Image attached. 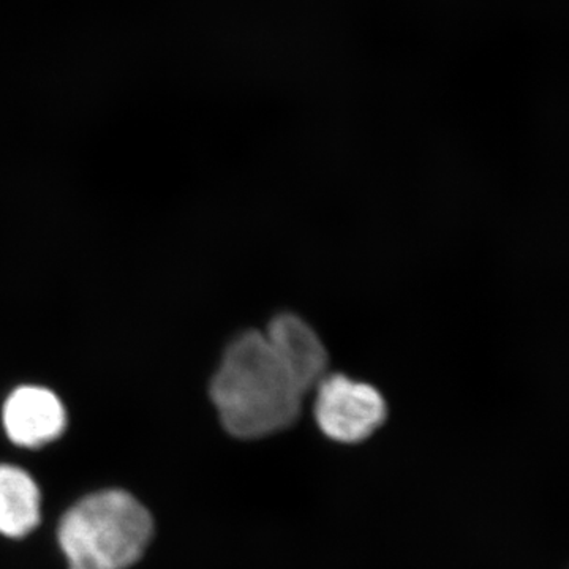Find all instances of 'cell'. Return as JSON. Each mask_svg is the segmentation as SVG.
I'll use <instances>...</instances> for the list:
<instances>
[{"mask_svg":"<svg viewBox=\"0 0 569 569\" xmlns=\"http://www.w3.org/2000/svg\"><path fill=\"white\" fill-rule=\"evenodd\" d=\"M309 395L264 332H242L224 351L211 399L224 430L242 440L276 436L301 417Z\"/></svg>","mask_w":569,"mask_h":569,"instance_id":"cell-1","label":"cell"},{"mask_svg":"<svg viewBox=\"0 0 569 569\" xmlns=\"http://www.w3.org/2000/svg\"><path fill=\"white\" fill-rule=\"evenodd\" d=\"M269 342L307 392L328 373L329 355L320 336L296 313H279L264 331Z\"/></svg>","mask_w":569,"mask_h":569,"instance_id":"cell-5","label":"cell"},{"mask_svg":"<svg viewBox=\"0 0 569 569\" xmlns=\"http://www.w3.org/2000/svg\"><path fill=\"white\" fill-rule=\"evenodd\" d=\"M67 415L50 389L22 387L11 392L3 407V425L13 443L39 448L61 437Z\"/></svg>","mask_w":569,"mask_h":569,"instance_id":"cell-4","label":"cell"},{"mask_svg":"<svg viewBox=\"0 0 569 569\" xmlns=\"http://www.w3.org/2000/svg\"><path fill=\"white\" fill-rule=\"evenodd\" d=\"M316 395L317 425L337 443H362L387 421V400L365 381L343 373H326L316 387Z\"/></svg>","mask_w":569,"mask_h":569,"instance_id":"cell-3","label":"cell"},{"mask_svg":"<svg viewBox=\"0 0 569 569\" xmlns=\"http://www.w3.org/2000/svg\"><path fill=\"white\" fill-rule=\"evenodd\" d=\"M40 522V490L18 467L0 466V533L22 538Z\"/></svg>","mask_w":569,"mask_h":569,"instance_id":"cell-6","label":"cell"},{"mask_svg":"<svg viewBox=\"0 0 569 569\" xmlns=\"http://www.w3.org/2000/svg\"><path fill=\"white\" fill-rule=\"evenodd\" d=\"M152 531L151 515L137 498L103 490L63 516L59 545L70 569H127L141 559Z\"/></svg>","mask_w":569,"mask_h":569,"instance_id":"cell-2","label":"cell"}]
</instances>
